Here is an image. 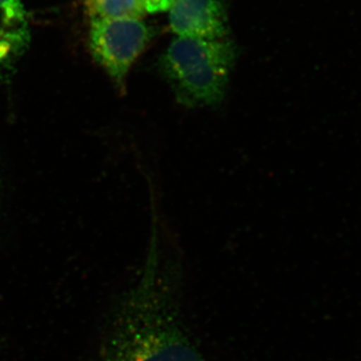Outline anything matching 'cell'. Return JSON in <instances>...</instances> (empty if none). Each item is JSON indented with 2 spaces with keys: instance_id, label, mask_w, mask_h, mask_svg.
<instances>
[{
  "instance_id": "cell-1",
  "label": "cell",
  "mask_w": 361,
  "mask_h": 361,
  "mask_svg": "<svg viewBox=\"0 0 361 361\" xmlns=\"http://www.w3.org/2000/svg\"><path fill=\"white\" fill-rule=\"evenodd\" d=\"M179 273L161 266L154 234L142 277L106 324L101 361H205L183 322Z\"/></svg>"
},
{
  "instance_id": "cell-2",
  "label": "cell",
  "mask_w": 361,
  "mask_h": 361,
  "mask_svg": "<svg viewBox=\"0 0 361 361\" xmlns=\"http://www.w3.org/2000/svg\"><path fill=\"white\" fill-rule=\"evenodd\" d=\"M238 49L232 40L180 37L173 40L159 61L178 103L186 108L223 103Z\"/></svg>"
},
{
  "instance_id": "cell-3",
  "label": "cell",
  "mask_w": 361,
  "mask_h": 361,
  "mask_svg": "<svg viewBox=\"0 0 361 361\" xmlns=\"http://www.w3.org/2000/svg\"><path fill=\"white\" fill-rule=\"evenodd\" d=\"M151 39V28L141 18H99L90 25V51L120 90Z\"/></svg>"
},
{
  "instance_id": "cell-4",
  "label": "cell",
  "mask_w": 361,
  "mask_h": 361,
  "mask_svg": "<svg viewBox=\"0 0 361 361\" xmlns=\"http://www.w3.org/2000/svg\"><path fill=\"white\" fill-rule=\"evenodd\" d=\"M170 11V26L180 37L223 39L229 33L224 0H174Z\"/></svg>"
},
{
  "instance_id": "cell-5",
  "label": "cell",
  "mask_w": 361,
  "mask_h": 361,
  "mask_svg": "<svg viewBox=\"0 0 361 361\" xmlns=\"http://www.w3.org/2000/svg\"><path fill=\"white\" fill-rule=\"evenodd\" d=\"M30 40V25L20 0H0V66H8L23 56Z\"/></svg>"
},
{
  "instance_id": "cell-6",
  "label": "cell",
  "mask_w": 361,
  "mask_h": 361,
  "mask_svg": "<svg viewBox=\"0 0 361 361\" xmlns=\"http://www.w3.org/2000/svg\"><path fill=\"white\" fill-rule=\"evenodd\" d=\"M90 20L99 18H142L163 11L158 0H85Z\"/></svg>"
},
{
  "instance_id": "cell-7",
  "label": "cell",
  "mask_w": 361,
  "mask_h": 361,
  "mask_svg": "<svg viewBox=\"0 0 361 361\" xmlns=\"http://www.w3.org/2000/svg\"><path fill=\"white\" fill-rule=\"evenodd\" d=\"M158 1L164 11H168V9L170 8V6H172L173 2H174V0H158Z\"/></svg>"
}]
</instances>
